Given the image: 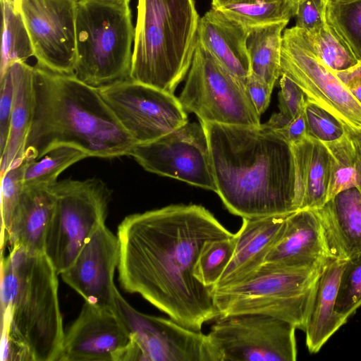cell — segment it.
<instances>
[{
    "mask_svg": "<svg viewBox=\"0 0 361 361\" xmlns=\"http://www.w3.org/2000/svg\"><path fill=\"white\" fill-rule=\"evenodd\" d=\"M34 111L24 156L37 160L59 145L88 157L130 154L136 142L121 126L98 88L74 75L34 66Z\"/></svg>",
    "mask_w": 361,
    "mask_h": 361,
    "instance_id": "3957f363",
    "label": "cell"
},
{
    "mask_svg": "<svg viewBox=\"0 0 361 361\" xmlns=\"http://www.w3.org/2000/svg\"><path fill=\"white\" fill-rule=\"evenodd\" d=\"M1 1H8L13 6L16 12H20V0H1Z\"/></svg>",
    "mask_w": 361,
    "mask_h": 361,
    "instance_id": "ee69618b",
    "label": "cell"
},
{
    "mask_svg": "<svg viewBox=\"0 0 361 361\" xmlns=\"http://www.w3.org/2000/svg\"><path fill=\"white\" fill-rule=\"evenodd\" d=\"M29 159L25 156L14 162L1 174V235L9 224L12 214L24 189V173Z\"/></svg>",
    "mask_w": 361,
    "mask_h": 361,
    "instance_id": "d590c367",
    "label": "cell"
},
{
    "mask_svg": "<svg viewBox=\"0 0 361 361\" xmlns=\"http://www.w3.org/2000/svg\"><path fill=\"white\" fill-rule=\"evenodd\" d=\"M245 86L255 108L262 115L269 106L274 88L252 75L247 78Z\"/></svg>",
    "mask_w": 361,
    "mask_h": 361,
    "instance_id": "ab89813d",
    "label": "cell"
},
{
    "mask_svg": "<svg viewBox=\"0 0 361 361\" xmlns=\"http://www.w3.org/2000/svg\"><path fill=\"white\" fill-rule=\"evenodd\" d=\"M58 275L45 253L12 247L1 255V343L26 348L33 361H56L62 347Z\"/></svg>",
    "mask_w": 361,
    "mask_h": 361,
    "instance_id": "277c9868",
    "label": "cell"
},
{
    "mask_svg": "<svg viewBox=\"0 0 361 361\" xmlns=\"http://www.w3.org/2000/svg\"><path fill=\"white\" fill-rule=\"evenodd\" d=\"M114 311L130 336L120 361H222L208 334L140 312L118 290Z\"/></svg>",
    "mask_w": 361,
    "mask_h": 361,
    "instance_id": "30bf717a",
    "label": "cell"
},
{
    "mask_svg": "<svg viewBox=\"0 0 361 361\" xmlns=\"http://www.w3.org/2000/svg\"><path fill=\"white\" fill-rule=\"evenodd\" d=\"M0 154L8 137L13 101V82L9 68L0 75Z\"/></svg>",
    "mask_w": 361,
    "mask_h": 361,
    "instance_id": "f35d334b",
    "label": "cell"
},
{
    "mask_svg": "<svg viewBox=\"0 0 361 361\" xmlns=\"http://www.w3.org/2000/svg\"><path fill=\"white\" fill-rule=\"evenodd\" d=\"M98 90L136 145L152 142L188 121L173 94L130 79Z\"/></svg>",
    "mask_w": 361,
    "mask_h": 361,
    "instance_id": "5bb4252c",
    "label": "cell"
},
{
    "mask_svg": "<svg viewBox=\"0 0 361 361\" xmlns=\"http://www.w3.org/2000/svg\"><path fill=\"white\" fill-rule=\"evenodd\" d=\"M295 326L262 314L219 317L208 336L222 361H295Z\"/></svg>",
    "mask_w": 361,
    "mask_h": 361,
    "instance_id": "7c38bea8",
    "label": "cell"
},
{
    "mask_svg": "<svg viewBox=\"0 0 361 361\" xmlns=\"http://www.w3.org/2000/svg\"><path fill=\"white\" fill-rule=\"evenodd\" d=\"M250 30L211 8L200 19L197 41L245 84L250 74L247 39Z\"/></svg>",
    "mask_w": 361,
    "mask_h": 361,
    "instance_id": "44dd1931",
    "label": "cell"
},
{
    "mask_svg": "<svg viewBox=\"0 0 361 361\" xmlns=\"http://www.w3.org/2000/svg\"><path fill=\"white\" fill-rule=\"evenodd\" d=\"M328 0H293L295 25L309 35L317 32L326 23Z\"/></svg>",
    "mask_w": 361,
    "mask_h": 361,
    "instance_id": "8d00e7d4",
    "label": "cell"
},
{
    "mask_svg": "<svg viewBox=\"0 0 361 361\" xmlns=\"http://www.w3.org/2000/svg\"><path fill=\"white\" fill-rule=\"evenodd\" d=\"M212 8L246 28L289 22L293 17V0H212Z\"/></svg>",
    "mask_w": 361,
    "mask_h": 361,
    "instance_id": "4316f807",
    "label": "cell"
},
{
    "mask_svg": "<svg viewBox=\"0 0 361 361\" xmlns=\"http://www.w3.org/2000/svg\"><path fill=\"white\" fill-rule=\"evenodd\" d=\"M330 259L323 227L315 209L290 214L279 241L262 264L295 269L319 270Z\"/></svg>",
    "mask_w": 361,
    "mask_h": 361,
    "instance_id": "ac0fdd59",
    "label": "cell"
},
{
    "mask_svg": "<svg viewBox=\"0 0 361 361\" xmlns=\"http://www.w3.org/2000/svg\"><path fill=\"white\" fill-rule=\"evenodd\" d=\"M56 197L45 254L61 274L74 262L95 231L105 224L111 191L97 178L66 179L49 188Z\"/></svg>",
    "mask_w": 361,
    "mask_h": 361,
    "instance_id": "ba28073f",
    "label": "cell"
},
{
    "mask_svg": "<svg viewBox=\"0 0 361 361\" xmlns=\"http://www.w3.org/2000/svg\"><path fill=\"white\" fill-rule=\"evenodd\" d=\"M76 0H20V12L37 65L73 75L76 61Z\"/></svg>",
    "mask_w": 361,
    "mask_h": 361,
    "instance_id": "9a60e30c",
    "label": "cell"
},
{
    "mask_svg": "<svg viewBox=\"0 0 361 361\" xmlns=\"http://www.w3.org/2000/svg\"><path fill=\"white\" fill-rule=\"evenodd\" d=\"M279 85V113L290 120L304 109L307 96L298 84L284 74L281 75Z\"/></svg>",
    "mask_w": 361,
    "mask_h": 361,
    "instance_id": "74e56055",
    "label": "cell"
},
{
    "mask_svg": "<svg viewBox=\"0 0 361 361\" xmlns=\"http://www.w3.org/2000/svg\"><path fill=\"white\" fill-rule=\"evenodd\" d=\"M209 140L216 193L242 219L287 215L298 210L293 147L267 124L201 122Z\"/></svg>",
    "mask_w": 361,
    "mask_h": 361,
    "instance_id": "7a4b0ae2",
    "label": "cell"
},
{
    "mask_svg": "<svg viewBox=\"0 0 361 361\" xmlns=\"http://www.w3.org/2000/svg\"><path fill=\"white\" fill-rule=\"evenodd\" d=\"M130 336L115 311L85 302L56 361H120Z\"/></svg>",
    "mask_w": 361,
    "mask_h": 361,
    "instance_id": "e0dca14e",
    "label": "cell"
},
{
    "mask_svg": "<svg viewBox=\"0 0 361 361\" xmlns=\"http://www.w3.org/2000/svg\"><path fill=\"white\" fill-rule=\"evenodd\" d=\"M2 12V37L1 47L0 75L13 63L26 62L34 56L30 39L20 12L13 6L1 1Z\"/></svg>",
    "mask_w": 361,
    "mask_h": 361,
    "instance_id": "f1b7e54d",
    "label": "cell"
},
{
    "mask_svg": "<svg viewBox=\"0 0 361 361\" xmlns=\"http://www.w3.org/2000/svg\"><path fill=\"white\" fill-rule=\"evenodd\" d=\"M344 126L353 150L356 188L361 192V129L353 128L345 125Z\"/></svg>",
    "mask_w": 361,
    "mask_h": 361,
    "instance_id": "7bdbcfd3",
    "label": "cell"
},
{
    "mask_svg": "<svg viewBox=\"0 0 361 361\" xmlns=\"http://www.w3.org/2000/svg\"><path fill=\"white\" fill-rule=\"evenodd\" d=\"M304 113L309 137L327 144L338 140L345 135L344 124L307 97L305 103Z\"/></svg>",
    "mask_w": 361,
    "mask_h": 361,
    "instance_id": "e575fe53",
    "label": "cell"
},
{
    "mask_svg": "<svg viewBox=\"0 0 361 361\" xmlns=\"http://www.w3.org/2000/svg\"><path fill=\"white\" fill-rule=\"evenodd\" d=\"M276 130L291 145L305 140L308 135L304 109L283 127Z\"/></svg>",
    "mask_w": 361,
    "mask_h": 361,
    "instance_id": "60d3db41",
    "label": "cell"
},
{
    "mask_svg": "<svg viewBox=\"0 0 361 361\" xmlns=\"http://www.w3.org/2000/svg\"><path fill=\"white\" fill-rule=\"evenodd\" d=\"M76 1H78V0H76Z\"/></svg>",
    "mask_w": 361,
    "mask_h": 361,
    "instance_id": "bcb514c9",
    "label": "cell"
},
{
    "mask_svg": "<svg viewBox=\"0 0 361 361\" xmlns=\"http://www.w3.org/2000/svg\"><path fill=\"white\" fill-rule=\"evenodd\" d=\"M8 68L13 82V101L8 137L1 154V174L23 157L34 111V66L17 61Z\"/></svg>",
    "mask_w": 361,
    "mask_h": 361,
    "instance_id": "d4e9b609",
    "label": "cell"
},
{
    "mask_svg": "<svg viewBox=\"0 0 361 361\" xmlns=\"http://www.w3.org/2000/svg\"><path fill=\"white\" fill-rule=\"evenodd\" d=\"M118 279L171 319L200 331L219 317L212 288L200 282L195 266L206 242L228 238L226 229L207 209L171 204L126 216L118 226Z\"/></svg>",
    "mask_w": 361,
    "mask_h": 361,
    "instance_id": "6da1fadb",
    "label": "cell"
},
{
    "mask_svg": "<svg viewBox=\"0 0 361 361\" xmlns=\"http://www.w3.org/2000/svg\"><path fill=\"white\" fill-rule=\"evenodd\" d=\"M200 122L258 126L260 116L245 84L198 41L184 87L178 97Z\"/></svg>",
    "mask_w": 361,
    "mask_h": 361,
    "instance_id": "9c48e42d",
    "label": "cell"
},
{
    "mask_svg": "<svg viewBox=\"0 0 361 361\" xmlns=\"http://www.w3.org/2000/svg\"><path fill=\"white\" fill-rule=\"evenodd\" d=\"M299 209H317L329 200L331 158L326 145L307 136L292 145Z\"/></svg>",
    "mask_w": 361,
    "mask_h": 361,
    "instance_id": "cb8c5ba5",
    "label": "cell"
},
{
    "mask_svg": "<svg viewBox=\"0 0 361 361\" xmlns=\"http://www.w3.org/2000/svg\"><path fill=\"white\" fill-rule=\"evenodd\" d=\"M235 235L206 242L195 266L194 275L203 285L214 287L231 260Z\"/></svg>",
    "mask_w": 361,
    "mask_h": 361,
    "instance_id": "1f68e13d",
    "label": "cell"
},
{
    "mask_svg": "<svg viewBox=\"0 0 361 361\" xmlns=\"http://www.w3.org/2000/svg\"><path fill=\"white\" fill-rule=\"evenodd\" d=\"M289 214L243 219L240 230L235 233L233 257L213 288L237 283L259 268L269 251L281 238Z\"/></svg>",
    "mask_w": 361,
    "mask_h": 361,
    "instance_id": "d6986e66",
    "label": "cell"
},
{
    "mask_svg": "<svg viewBox=\"0 0 361 361\" xmlns=\"http://www.w3.org/2000/svg\"><path fill=\"white\" fill-rule=\"evenodd\" d=\"M326 17L361 62V0H328Z\"/></svg>",
    "mask_w": 361,
    "mask_h": 361,
    "instance_id": "f546056e",
    "label": "cell"
},
{
    "mask_svg": "<svg viewBox=\"0 0 361 361\" xmlns=\"http://www.w3.org/2000/svg\"><path fill=\"white\" fill-rule=\"evenodd\" d=\"M106 1H116V2H126V3H129L130 1V0H106Z\"/></svg>",
    "mask_w": 361,
    "mask_h": 361,
    "instance_id": "f6af8a7d",
    "label": "cell"
},
{
    "mask_svg": "<svg viewBox=\"0 0 361 361\" xmlns=\"http://www.w3.org/2000/svg\"><path fill=\"white\" fill-rule=\"evenodd\" d=\"M134 37L129 3L78 0L73 75L96 88L130 79Z\"/></svg>",
    "mask_w": 361,
    "mask_h": 361,
    "instance_id": "8992f818",
    "label": "cell"
},
{
    "mask_svg": "<svg viewBox=\"0 0 361 361\" xmlns=\"http://www.w3.org/2000/svg\"><path fill=\"white\" fill-rule=\"evenodd\" d=\"M307 35L317 56L333 71H347L360 63L327 20L317 32Z\"/></svg>",
    "mask_w": 361,
    "mask_h": 361,
    "instance_id": "4dcf8cb0",
    "label": "cell"
},
{
    "mask_svg": "<svg viewBox=\"0 0 361 361\" xmlns=\"http://www.w3.org/2000/svg\"><path fill=\"white\" fill-rule=\"evenodd\" d=\"M288 23L282 21L252 28L247 39L250 75L273 88L281 77L282 32Z\"/></svg>",
    "mask_w": 361,
    "mask_h": 361,
    "instance_id": "484cf974",
    "label": "cell"
},
{
    "mask_svg": "<svg viewBox=\"0 0 361 361\" xmlns=\"http://www.w3.org/2000/svg\"><path fill=\"white\" fill-rule=\"evenodd\" d=\"M200 19L193 0H138L130 79L173 94L189 71Z\"/></svg>",
    "mask_w": 361,
    "mask_h": 361,
    "instance_id": "5b68a950",
    "label": "cell"
},
{
    "mask_svg": "<svg viewBox=\"0 0 361 361\" xmlns=\"http://www.w3.org/2000/svg\"><path fill=\"white\" fill-rule=\"evenodd\" d=\"M55 206L56 197L50 188L24 187L1 235V250L8 245L31 253H45L47 232Z\"/></svg>",
    "mask_w": 361,
    "mask_h": 361,
    "instance_id": "ffe728a7",
    "label": "cell"
},
{
    "mask_svg": "<svg viewBox=\"0 0 361 361\" xmlns=\"http://www.w3.org/2000/svg\"><path fill=\"white\" fill-rule=\"evenodd\" d=\"M325 145L331 158L329 200L343 190L356 187V177L353 147L346 133L343 138Z\"/></svg>",
    "mask_w": 361,
    "mask_h": 361,
    "instance_id": "836d02e7",
    "label": "cell"
},
{
    "mask_svg": "<svg viewBox=\"0 0 361 361\" xmlns=\"http://www.w3.org/2000/svg\"><path fill=\"white\" fill-rule=\"evenodd\" d=\"M319 270L262 264L240 282L212 288L219 317L262 314L304 331Z\"/></svg>",
    "mask_w": 361,
    "mask_h": 361,
    "instance_id": "52a82bcc",
    "label": "cell"
},
{
    "mask_svg": "<svg viewBox=\"0 0 361 361\" xmlns=\"http://www.w3.org/2000/svg\"><path fill=\"white\" fill-rule=\"evenodd\" d=\"M293 80L307 98L344 125L361 129V105L334 71L315 53L307 33L296 26L283 34L281 75Z\"/></svg>",
    "mask_w": 361,
    "mask_h": 361,
    "instance_id": "8fae6325",
    "label": "cell"
},
{
    "mask_svg": "<svg viewBox=\"0 0 361 361\" xmlns=\"http://www.w3.org/2000/svg\"><path fill=\"white\" fill-rule=\"evenodd\" d=\"M130 156L146 171L216 192L208 137L201 122H189L150 142L135 145Z\"/></svg>",
    "mask_w": 361,
    "mask_h": 361,
    "instance_id": "4fadbf2b",
    "label": "cell"
},
{
    "mask_svg": "<svg viewBox=\"0 0 361 361\" xmlns=\"http://www.w3.org/2000/svg\"><path fill=\"white\" fill-rule=\"evenodd\" d=\"M86 157L87 154L76 147L59 145L37 160L29 159L24 173V187L49 188L57 182L61 173Z\"/></svg>",
    "mask_w": 361,
    "mask_h": 361,
    "instance_id": "83f0119b",
    "label": "cell"
},
{
    "mask_svg": "<svg viewBox=\"0 0 361 361\" xmlns=\"http://www.w3.org/2000/svg\"><path fill=\"white\" fill-rule=\"evenodd\" d=\"M345 259L330 258L321 269L313 290L304 331L311 353H317L346 319L335 311Z\"/></svg>",
    "mask_w": 361,
    "mask_h": 361,
    "instance_id": "603a6c76",
    "label": "cell"
},
{
    "mask_svg": "<svg viewBox=\"0 0 361 361\" xmlns=\"http://www.w3.org/2000/svg\"><path fill=\"white\" fill-rule=\"evenodd\" d=\"M119 259L118 235L103 224L86 242L73 264L60 275L85 302L114 311L118 290L114 277Z\"/></svg>",
    "mask_w": 361,
    "mask_h": 361,
    "instance_id": "2e32d148",
    "label": "cell"
},
{
    "mask_svg": "<svg viewBox=\"0 0 361 361\" xmlns=\"http://www.w3.org/2000/svg\"><path fill=\"white\" fill-rule=\"evenodd\" d=\"M334 73L361 105V62L347 71Z\"/></svg>",
    "mask_w": 361,
    "mask_h": 361,
    "instance_id": "b9f144b4",
    "label": "cell"
},
{
    "mask_svg": "<svg viewBox=\"0 0 361 361\" xmlns=\"http://www.w3.org/2000/svg\"><path fill=\"white\" fill-rule=\"evenodd\" d=\"M361 306V248L347 257L341 271L335 311L345 319Z\"/></svg>",
    "mask_w": 361,
    "mask_h": 361,
    "instance_id": "d6a6232c",
    "label": "cell"
},
{
    "mask_svg": "<svg viewBox=\"0 0 361 361\" xmlns=\"http://www.w3.org/2000/svg\"><path fill=\"white\" fill-rule=\"evenodd\" d=\"M315 210L330 258L345 259L361 248V192L357 188L337 193Z\"/></svg>",
    "mask_w": 361,
    "mask_h": 361,
    "instance_id": "7402d4cb",
    "label": "cell"
}]
</instances>
